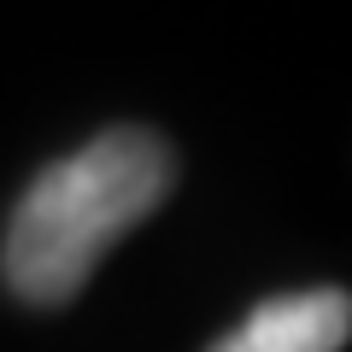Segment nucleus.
Here are the masks:
<instances>
[{"label": "nucleus", "mask_w": 352, "mask_h": 352, "mask_svg": "<svg viewBox=\"0 0 352 352\" xmlns=\"http://www.w3.org/2000/svg\"><path fill=\"white\" fill-rule=\"evenodd\" d=\"M176 182V153L153 129H106L36 176L6 223L0 270L18 300L65 305L82 294L94 264L159 212Z\"/></svg>", "instance_id": "f257e3e1"}, {"label": "nucleus", "mask_w": 352, "mask_h": 352, "mask_svg": "<svg viewBox=\"0 0 352 352\" xmlns=\"http://www.w3.org/2000/svg\"><path fill=\"white\" fill-rule=\"evenodd\" d=\"M346 329H352L346 288H305V294L264 300L212 352H340L346 346Z\"/></svg>", "instance_id": "f03ea898"}]
</instances>
